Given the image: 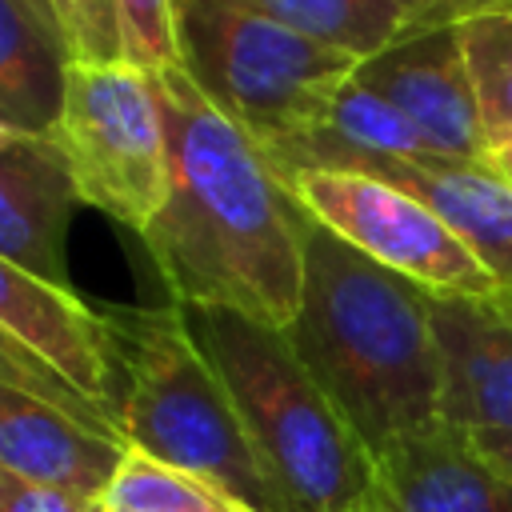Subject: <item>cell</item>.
Wrapping results in <instances>:
<instances>
[{
  "instance_id": "6da1fadb",
  "label": "cell",
  "mask_w": 512,
  "mask_h": 512,
  "mask_svg": "<svg viewBox=\"0 0 512 512\" xmlns=\"http://www.w3.org/2000/svg\"><path fill=\"white\" fill-rule=\"evenodd\" d=\"M172 188L140 236L184 308H232L268 328H288L304 292L308 212L256 140L220 112L176 64L156 72Z\"/></svg>"
},
{
  "instance_id": "7a4b0ae2",
  "label": "cell",
  "mask_w": 512,
  "mask_h": 512,
  "mask_svg": "<svg viewBox=\"0 0 512 512\" xmlns=\"http://www.w3.org/2000/svg\"><path fill=\"white\" fill-rule=\"evenodd\" d=\"M284 336L372 456L440 420L428 292L312 216L304 224V292Z\"/></svg>"
},
{
  "instance_id": "3957f363",
  "label": "cell",
  "mask_w": 512,
  "mask_h": 512,
  "mask_svg": "<svg viewBox=\"0 0 512 512\" xmlns=\"http://www.w3.org/2000/svg\"><path fill=\"white\" fill-rule=\"evenodd\" d=\"M108 408L132 452L212 480L256 512H288L268 480L220 372L180 304H112Z\"/></svg>"
},
{
  "instance_id": "277c9868",
  "label": "cell",
  "mask_w": 512,
  "mask_h": 512,
  "mask_svg": "<svg viewBox=\"0 0 512 512\" xmlns=\"http://www.w3.org/2000/svg\"><path fill=\"white\" fill-rule=\"evenodd\" d=\"M184 308V304H180ZM288 512H364L376 460L280 328L232 308H184Z\"/></svg>"
},
{
  "instance_id": "5b68a950",
  "label": "cell",
  "mask_w": 512,
  "mask_h": 512,
  "mask_svg": "<svg viewBox=\"0 0 512 512\" xmlns=\"http://www.w3.org/2000/svg\"><path fill=\"white\" fill-rule=\"evenodd\" d=\"M180 68L260 152L312 128L360 68L240 0H176Z\"/></svg>"
},
{
  "instance_id": "8992f818",
  "label": "cell",
  "mask_w": 512,
  "mask_h": 512,
  "mask_svg": "<svg viewBox=\"0 0 512 512\" xmlns=\"http://www.w3.org/2000/svg\"><path fill=\"white\" fill-rule=\"evenodd\" d=\"M52 140L88 208H100L136 236L152 228L172 188V144L156 72L128 60H72Z\"/></svg>"
},
{
  "instance_id": "52a82bcc",
  "label": "cell",
  "mask_w": 512,
  "mask_h": 512,
  "mask_svg": "<svg viewBox=\"0 0 512 512\" xmlns=\"http://www.w3.org/2000/svg\"><path fill=\"white\" fill-rule=\"evenodd\" d=\"M288 188L316 224L432 296H480L504 288L436 208L380 176L300 172Z\"/></svg>"
},
{
  "instance_id": "ba28073f",
  "label": "cell",
  "mask_w": 512,
  "mask_h": 512,
  "mask_svg": "<svg viewBox=\"0 0 512 512\" xmlns=\"http://www.w3.org/2000/svg\"><path fill=\"white\" fill-rule=\"evenodd\" d=\"M356 80L380 92L428 140L432 156L484 164L488 140L480 128L464 48L456 28L408 32L384 52L360 60Z\"/></svg>"
},
{
  "instance_id": "9c48e42d",
  "label": "cell",
  "mask_w": 512,
  "mask_h": 512,
  "mask_svg": "<svg viewBox=\"0 0 512 512\" xmlns=\"http://www.w3.org/2000/svg\"><path fill=\"white\" fill-rule=\"evenodd\" d=\"M440 356V424L464 432H512V288L480 296H432Z\"/></svg>"
},
{
  "instance_id": "30bf717a",
  "label": "cell",
  "mask_w": 512,
  "mask_h": 512,
  "mask_svg": "<svg viewBox=\"0 0 512 512\" xmlns=\"http://www.w3.org/2000/svg\"><path fill=\"white\" fill-rule=\"evenodd\" d=\"M372 460L376 488L364 512H512V476L464 428L436 420L388 440Z\"/></svg>"
},
{
  "instance_id": "8fae6325",
  "label": "cell",
  "mask_w": 512,
  "mask_h": 512,
  "mask_svg": "<svg viewBox=\"0 0 512 512\" xmlns=\"http://www.w3.org/2000/svg\"><path fill=\"white\" fill-rule=\"evenodd\" d=\"M80 188L52 136L0 132V260L40 276L48 284H68V220L76 212Z\"/></svg>"
},
{
  "instance_id": "7c38bea8",
  "label": "cell",
  "mask_w": 512,
  "mask_h": 512,
  "mask_svg": "<svg viewBox=\"0 0 512 512\" xmlns=\"http://www.w3.org/2000/svg\"><path fill=\"white\" fill-rule=\"evenodd\" d=\"M128 452L124 436L100 432L16 384H0V472L104 500Z\"/></svg>"
},
{
  "instance_id": "4fadbf2b",
  "label": "cell",
  "mask_w": 512,
  "mask_h": 512,
  "mask_svg": "<svg viewBox=\"0 0 512 512\" xmlns=\"http://www.w3.org/2000/svg\"><path fill=\"white\" fill-rule=\"evenodd\" d=\"M0 332L108 408V324L104 312L84 304L72 288L48 284L0 260Z\"/></svg>"
},
{
  "instance_id": "5bb4252c",
  "label": "cell",
  "mask_w": 512,
  "mask_h": 512,
  "mask_svg": "<svg viewBox=\"0 0 512 512\" xmlns=\"http://www.w3.org/2000/svg\"><path fill=\"white\" fill-rule=\"evenodd\" d=\"M364 176H380L428 208H436L452 232L476 252V260L512 288V188L488 168L468 160L420 156V160H368Z\"/></svg>"
},
{
  "instance_id": "9a60e30c",
  "label": "cell",
  "mask_w": 512,
  "mask_h": 512,
  "mask_svg": "<svg viewBox=\"0 0 512 512\" xmlns=\"http://www.w3.org/2000/svg\"><path fill=\"white\" fill-rule=\"evenodd\" d=\"M68 68L72 56L52 0H0V132L52 136Z\"/></svg>"
},
{
  "instance_id": "2e32d148",
  "label": "cell",
  "mask_w": 512,
  "mask_h": 512,
  "mask_svg": "<svg viewBox=\"0 0 512 512\" xmlns=\"http://www.w3.org/2000/svg\"><path fill=\"white\" fill-rule=\"evenodd\" d=\"M276 24L316 40L324 48L348 52L352 60H368L408 36L404 16L388 0H240Z\"/></svg>"
},
{
  "instance_id": "e0dca14e",
  "label": "cell",
  "mask_w": 512,
  "mask_h": 512,
  "mask_svg": "<svg viewBox=\"0 0 512 512\" xmlns=\"http://www.w3.org/2000/svg\"><path fill=\"white\" fill-rule=\"evenodd\" d=\"M480 128L488 140V152L512 140V8L480 12L464 24H456Z\"/></svg>"
},
{
  "instance_id": "ac0fdd59",
  "label": "cell",
  "mask_w": 512,
  "mask_h": 512,
  "mask_svg": "<svg viewBox=\"0 0 512 512\" xmlns=\"http://www.w3.org/2000/svg\"><path fill=\"white\" fill-rule=\"evenodd\" d=\"M104 508L108 512H256L232 492L216 488L212 480L160 464L144 452H128L104 496Z\"/></svg>"
},
{
  "instance_id": "d6986e66",
  "label": "cell",
  "mask_w": 512,
  "mask_h": 512,
  "mask_svg": "<svg viewBox=\"0 0 512 512\" xmlns=\"http://www.w3.org/2000/svg\"><path fill=\"white\" fill-rule=\"evenodd\" d=\"M124 60L144 72L180 64V20L176 0H116Z\"/></svg>"
},
{
  "instance_id": "ffe728a7",
  "label": "cell",
  "mask_w": 512,
  "mask_h": 512,
  "mask_svg": "<svg viewBox=\"0 0 512 512\" xmlns=\"http://www.w3.org/2000/svg\"><path fill=\"white\" fill-rule=\"evenodd\" d=\"M52 12L60 20L72 60H80V64L124 60L116 0H52Z\"/></svg>"
},
{
  "instance_id": "44dd1931",
  "label": "cell",
  "mask_w": 512,
  "mask_h": 512,
  "mask_svg": "<svg viewBox=\"0 0 512 512\" xmlns=\"http://www.w3.org/2000/svg\"><path fill=\"white\" fill-rule=\"evenodd\" d=\"M0 512H108V508H104V500L28 484L20 476L0 472Z\"/></svg>"
},
{
  "instance_id": "7402d4cb",
  "label": "cell",
  "mask_w": 512,
  "mask_h": 512,
  "mask_svg": "<svg viewBox=\"0 0 512 512\" xmlns=\"http://www.w3.org/2000/svg\"><path fill=\"white\" fill-rule=\"evenodd\" d=\"M400 16L408 32H428V28H456L480 12L492 8H508L512 0H388Z\"/></svg>"
},
{
  "instance_id": "603a6c76",
  "label": "cell",
  "mask_w": 512,
  "mask_h": 512,
  "mask_svg": "<svg viewBox=\"0 0 512 512\" xmlns=\"http://www.w3.org/2000/svg\"><path fill=\"white\" fill-rule=\"evenodd\" d=\"M476 440V448L504 472L512 476V432H468Z\"/></svg>"
},
{
  "instance_id": "cb8c5ba5",
  "label": "cell",
  "mask_w": 512,
  "mask_h": 512,
  "mask_svg": "<svg viewBox=\"0 0 512 512\" xmlns=\"http://www.w3.org/2000/svg\"><path fill=\"white\" fill-rule=\"evenodd\" d=\"M484 164H488V168H492V172L512 188V140H508V144H500V148H492V152L484 156Z\"/></svg>"
},
{
  "instance_id": "d4e9b609",
  "label": "cell",
  "mask_w": 512,
  "mask_h": 512,
  "mask_svg": "<svg viewBox=\"0 0 512 512\" xmlns=\"http://www.w3.org/2000/svg\"><path fill=\"white\" fill-rule=\"evenodd\" d=\"M508 8H512V4H508Z\"/></svg>"
}]
</instances>
